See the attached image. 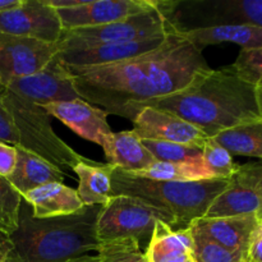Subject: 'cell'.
Instances as JSON below:
<instances>
[{"label": "cell", "instance_id": "21", "mask_svg": "<svg viewBox=\"0 0 262 262\" xmlns=\"http://www.w3.org/2000/svg\"><path fill=\"white\" fill-rule=\"evenodd\" d=\"M179 35L201 51L206 46L223 42L237 43L242 48V50L262 48V27L257 26H216V27L187 31Z\"/></svg>", "mask_w": 262, "mask_h": 262}, {"label": "cell", "instance_id": "7", "mask_svg": "<svg viewBox=\"0 0 262 262\" xmlns=\"http://www.w3.org/2000/svg\"><path fill=\"white\" fill-rule=\"evenodd\" d=\"M158 222L174 228L173 216L164 210L137 197L112 196L97 219V238L99 242L133 238L141 247H147Z\"/></svg>", "mask_w": 262, "mask_h": 262}, {"label": "cell", "instance_id": "40", "mask_svg": "<svg viewBox=\"0 0 262 262\" xmlns=\"http://www.w3.org/2000/svg\"><path fill=\"white\" fill-rule=\"evenodd\" d=\"M257 92H258V97H260V101H261V105H262V87L257 89Z\"/></svg>", "mask_w": 262, "mask_h": 262}, {"label": "cell", "instance_id": "26", "mask_svg": "<svg viewBox=\"0 0 262 262\" xmlns=\"http://www.w3.org/2000/svg\"><path fill=\"white\" fill-rule=\"evenodd\" d=\"M201 151L204 165L212 179H230L239 170L241 165L233 160L232 154L214 138H207Z\"/></svg>", "mask_w": 262, "mask_h": 262}, {"label": "cell", "instance_id": "19", "mask_svg": "<svg viewBox=\"0 0 262 262\" xmlns=\"http://www.w3.org/2000/svg\"><path fill=\"white\" fill-rule=\"evenodd\" d=\"M32 210L35 219H50L79 211L83 204L76 189L60 182L43 184L23 196Z\"/></svg>", "mask_w": 262, "mask_h": 262}, {"label": "cell", "instance_id": "15", "mask_svg": "<svg viewBox=\"0 0 262 262\" xmlns=\"http://www.w3.org/2000/svg\"><path fill=\"white\" fill-rule=\"evenodd\" d=\"M168 35L146 38V40L130 41V42L101 43V45L69 49V50L59 51V56L61 61L69 67L106 66V64L119 63L150 53L159 48L165 41Z\"/></svg>", "mask_w": 262, "mask_h": 262}, {"label": "cell", "instance_id": "35", "mask_svg": "<svg viewBox=\"0 0 262 262\" xmlns=\"http://www.w3.org/2000/svg\"><path fill=\"white\" fill-rule=\"evenodd\" d=\"M13 251L12 243H10L9 238L5 235L0 234V258H5L10 255Z\"/></svg>", "mask_w": 262, "mask_h": 262}, {"label": "cell", "instance_id": "24", "mask_svg": "<svg viewBox=\"0 0 262 262\" xmlns=\"http://www.w3.org/2000/svg\"><path fill=\"white\" fill-rule=\"evenodd\" d=\"M212 138L232 155L262 159V118L230 128Z\"/></svg>", "mask_w": 262, "mask_h": 262}, {"label": "cell", "instance_id": "8", "mask_svg": "<svg viewBox=\"0 0 262 262\" xmlns=\"http://www.w3.org/2000/svg\"><path fill=\"white\" fill-rule=\"evenodd\" d=\"M170 32H173V28L169 25L161 0H156L154 8L117 22L96 27L64 30L58 46L59 51H63L101 43L146 40L165 36Z\"/></svg>", "mask_w": 262, "mask_h": 262}, {"label": "cell", "instance_id": "22", "mask_svg": "<svg viewBox=\"0 0 262 262\" xmlns=\"http://www.w3.org/2000/svg\"><path fill=\"white\" fill-rule=\"evenodd\" d=\"M15 148H17V164L14 171L7 179L19 192L20 196L23 197L27 192L43 184L54 183V182L63 183L66 173L30 151L19 147Z\"/></svg>", "mask_w": 262, "mask_h": 262}, {"label": "cell", "instance_id": "38", "mask_svg": "<svg viewBox=\"0 0 262 262\" xmlns=\"http://www.w3.org/2000/svg\"><path fill=\"white\" fill-rule=\"evenodd\" d=\"M13 252H14V251H12V252H10V255L8 256V257H5V258H0V262H12Z\"/></svg>", "mask_w": 262, "mask_h": 262}, {"label": "cell", "instance_id": "13", "mask_svg": "<svg viewBox=\"0 0 262 262\" xmlns=\"http://www.w3.org/2000/svg\"><path fill=\"white\" fill-rule=\"evenodd\" d=\"M133 132L141 140L164 141L202 148L207 137L187 120L166 110L145 106L133 120Z\"/></svg>", "mask_w": 262, "mask_h": 262}, {"label": "cell", "instance_id": "28", "mask_svg": "<svg viewBox=\"0 0 262 262\" xmlns=\"http://www.w3.org/2000/svg\"><path fill=\"white\" fill-rule=\"evenodd\" d=\"M96 252L100 262H147L145 251L133 238L100 242Z\"/></svg>", "mask_w": 262, "mask_h": 262}, {"label": "cell", "instance_id": "9", "mask_svg": "<svg viewBox=\"0 0 262 262\" xmlns=\"http://www.w3.org/2000/svg\"><path fill=\"white\" fill-rule=\"evenodd\" d=\"M58 53V43L0 33V84L37 73Z\"/></svg>", "mask_w": 262, "mask_h": 262}, {"label": "cell", "instance_id": "31", "mask_svg": "<svg viewBox=\"0 0 262 262\" xmlns=\"http://www.w3.org/2000/svg\"><path fill=\"white\" fill-rule=\"evenodd\" d=\"M230 67L241 79L256 89L262 87V48L241 50L238 58Z\"/></svg>", "mask_w": 262, "mask_h": 262}, {"label": "cell", "instance_id": "1", "mask_svg": "<svg viewBox=\"0 0 262 262\" xmlns=\"http://www.w3.org/2000/svg\"><path fill=\"white\" fill-rule=\"evenodd\" d=\"M67 68L82 100L132 123L148 102L186 89L197 76L211 69L202 51L176 31L155 50L137 58Z\"/></svg>", "mask_w": 262, "mask_h": 262}, {"label": "cell", "instance_id": "27", "mask_svg": "<svg viewBox=\"0 0 262 262\" xmlns=\"http://www.w3.org/2000/svg\"><path fill=\"white\" fill-rule=\"evenodd\" d=\"M22 202L19 192L0 176V234L9 238L17 230Z\"/></svg>", "mask_w": 262, "mask_h": 262}, {"label": "cell", "instance_id": "33", "mask_svg": "<svg viewBox=\"0 0 262 262\" xmlns=\"http://www.w3.org/2000/svg\"><path fill=\"white\" fill-rule=\"evenodd\" d=\"M242 262H262V224L257 225Z\"/></svg>", "mask_w": 262, "mask_h": 262}, {"label": "cell", "instance_id": "6", "mask_svg": "<svg viewBox=\"0 0 262 262\" xmlns=\"http://www.w3.org/2000/svg\"><path fill=\"white\" fill-rule=\"evenodd\" d=\"M161 4L177 33L216 26L262 27V0H161Z\"/></svg>", "mask_w": 262, "mask_h": 262}, {"label": "cell", "instance_id": "12", "mask_svg": "<svg viewBox=\"0 0 262 262\" xmlns=\"http://www.w3.org/2000/svg\"><path fill=\"white\" fill-rule=\"evenodd\" d=\"M156 0H82L68 9H56L64 30L96 27L154 8Z\"/></svg>", "mask_w": 262, "mask_h": 262}, {"label": "cell", "instance_id": "39", "mask_svg": "<svg viewBox=\"0 0 262 262\" xmlns=\"http://www.w3.org/2000/svg\"><path fill=\"white\" fill-rule=\"evenodd\" d=\"M13 251H14V250H13ZM12 262H22V261L19 260V257H18V256H17V253H15V252H13Z\"/></svg>", "mask_w": 262, "mask_h": 262}, {"label": "cell", "instance_id": "10", "mask_svg": "<svg viewBox=\"0 0 262 262\" xmlns=\"http://www.w3.org/2000/svg\"><path fill=\"white\" fill-rule=\"evenodd\" d=\"M0 33L58 43L63 26L46 0H22L19 7L0 13Z\"/></svg>", "mask_w": 262, "mask_h": 262}, {"label": "cell", "instance_id": "34", "mask_svg": "<svg viewBox=\"0 0 262 262\" xmlns=\"http://www.w3.org/2000/svg\"><path fill=\"white\" fill-rule=\"evenodd\" d=\"M251 169H252L253 174V184H255V191L257 193L258 202H260V209H258L257 217L258 222L262 220V165H256V164H251Z\"/></svg>", "mask_w": 262, "mask_h": 262}, {"label": "cell", "instance_id": "16", "mask_svg": "<svg viewBox=\"0 0 262 262\" xmlns=\"http://www.w3.org/2000/svg\"><path fill=\"white\" fill-rule=\"evenodd\" d=\"M260 209L251 164L241 165L227 188L215 197L204 217L256 216Z\"/></svg>", "mask_w": 262, "mask_h": 262}, {"label": "cell", "instance_id": "36", "mask_svg": "<svg viewBox=\"0 0 262 262\" xmlns=\"http://www.w3.org/2000/svg\"><path fill=\"white\" fill-rule=\"evenodd\" d=\"M22 0H0V13L19 7Z\"/></svg>", "mask_w": 262, "mask_h": 262}, {"label": "cell", "instance_id": "14", "mask_svg": "<svg viewBox=\"0 0 262 262\" xmlns=\"http://www.w3.org/2000/svg\"><path fill=\"white\" fill-rule=\"evenodd\" d=\"M50 117L56 118L79 137L101 146L105 137L113 133L107 123V113L84 100L50 102L40 105Z\"/></svg>", "mask_w": 262, "mask_h": 262}, {"label": "cell", "instance_id": "5", "mask_svg": "<svg viewBox=\"0 0 262 262\" xmlns=\"http://www.w3.org/2000/svg\"><path fill=\"white\" fill-rule=\"evenodd\" d=\"M0 101L7 112L3 142L35 154L63 173L83 160L54 132L51 117L40 105L2 84Z\"/></svg>", "mask_w": 262, "mask_h": 262}, {"label": "cell", "instance_id": "3", "mask_svg": "<svg viewBox=\"0 0 262 262\" xmlns=\"http://www.w3.org/2000/svg\"><path fill=\"white\" fill-rule=\"evenodd\" d=\"M102 206H83L79 211L50 219H35L23 200L19 223L9 237L22 262H67L97 251V219Z\"/></svg>", "mask_w": 262, "mask_h": 262}, {"label": "cell", "instance_id": "17", "mask_svg": "<svg viewBox=\"0 0 262 262\" xmlns=\"http://www.w3.org/2000/svg\"><path fill=\"white\" fill-rule=\"evenodd\" d=\"M258 224L256 216L200 217L192 223L189 229L245 257Z\"/></svg>", "mask_w": 262, "mask_h": 262}, {"label": "cell", "instance_id": "29", "mask_svg": "<svg viewBox=\"0 0 262 262\" xmlns=\"http://www.w3.org/2000/svg\"><path fill=\"white\" fill-rule=\"evenodd\" d=\"M145 147L158 161L166 163H202V148L164 141L142 140Z\"/></svg>", "mask_w": 262, "mask_h": 262}, {"label": "cell", "instance_id": "41", "mask_svg": "<svg viewBox=\"0 0 262 262\" xmlns=\"http://www.w3.org/2000/svg\"><path fill=\"white\" fill-rule=\"evenodd\" d=\"M184 262H194V260H193V258H192V257H189L188 260H186Z\"/></svg>", "mask_w": 262, "mask_h": 262}, {"label": "cell", "instance_id": "2", "mask_svg": "<svg viewBox=\"0 0 262 262\" xmlns=\"http://www.w3.org/2000/svg\"><path fill=\"white\" fill-rule=\"evenodd\" d=\"M146 106L173 113L209 138L262 118L257 89L241 79L230 66L204 72L186 89Z\"/></svg>", "mask_w": 262, "mask_h": 262}, {"label": "cell", "instance_id": "32", "mask_svg": "<svg viewBox=\"0 0 262 262\" xmlns=\"http://www.w3.org/2000/svg\"><path fill=\"white\" fill-rule=\"evenodd\" d=\"M17 164V148L0 142V176L8 178L14 171Z\"/></svg>", "mask_w": 262, "mask_h": 262}, {"label": "cell", "instance_id": "37", "mask_svg": "<svg viewBox=\"0 0 262 262\" xmlns=\"http://www.w3.org/2000/svg\"><path fill=\"white\" fill-rule=\"evenodd\" d=\"M67 262H100V258L97 255H95V256L83 255V256H79V257L72 258V260H69Z\"/></svg>", "mask_w": 262, "mask_h": 262}, {"label": "cell", "instance_id": "11", "mask_svg": "<svg viewBox=\"0 0 262 262\" xmlns=\"http://www.w3.org/2000/svg\"><path fill=\"white\" fill-rule=\"evenodd\" d=\"M4 86L38 105L81 99L74 87L73 77L61 61L59 53L40 72L13 79Z\"/></svg>", "mask_w": 262, "mask_h": 262}, {"label": "cell", "instance_id": "30", "mask_svg": "<svg viewBox=\"0 0 262 262\" xmlns=\"http://www.w3.org/2000/svg\"><path fill=\"white\" fill-rule=\"evenodd\" d=\"M192 235H193L192 258L194 262H242L243 256L241 253L232 252L197 233L192 232Z\"/></svg>", "mask_w": 262, "mask_h": 262}, {"label": "cell", "instance_id": "4", "mask_svg": "<svg viewBox=\"0 0 262 262\" xmlns=\"http://www.w3.org/2000/svg\"><path fill=\"white\" fill-rule=\"evenodd\" d=\"M230 179H206L197 182L152 181L114 168L112 173V194L137 197L174 219L173 230L188 229L194 220L204 217L217 194Z\"/></svg>", "mask_w": 262, "mask_h": 262}, {"label": "cell", "instance_id": "23", "mask_svg": "<svg viewBox=\"0 0 262 262\" xmlns=\"http://www.w3.org/2000/svg\"><path fill=\"white\" fill-rule=\"evenodd\" d=\"M114 166L83 159L73 168L78 177L76 189L83 206H105L112 194V173Z\"/></svg>", "mask_w": 262, "mask_h": 262}, {"label": "cell", "instance_id": "42", "mask_svg": "<svg viewBox=\"0 0 262 262\" xmlns=\"http://www.w3.org/2000/svg\"><path fill=\"white\" fill-rule=\"evenodd\" d=\"M260 223H261V224H262V220H261V222H260Z\"/></svg>", "mask_w": 262, "mask_h": 262}, {"label": "cell", "instance_id": "18", "mask_svg": "<svg viewBox=\"0 0 262 262\" xmlns=\"http://www.w3.org/2000/svg\"><path fill=\"white\" fill-rule=\"evenodd\" d=\"M101 147L107 164L128 173H141L156 161L133 130L110 133Z\"/></svg>", "mask_w": 262, "mask_h": 262}, {"label": "cell", "instance_id": "25", "mask_svg": "<svg viewBox=\"0 0 262 262\" xmlns=\"http://www.w3.org/2000/svg\"><path fill=\"white\" fill-rule=\"evenodd\" d=\"M136 176L143 178L152 179V181L165 182H197L212 179L202 163H166L158 161L151 164L147 169Z\"/></svg>", "mask_w": 262, "mask_h": 262}, {"label": "cell", "instance_id": "20", "mask_svg": "<svg viewBox=\"0 0 262 262\" xmlns=\"http://www.w3.org/2000/svg\"><path fill=\"white\" fill-rule=\"evenodd\" d=\"M193 235L191 229L173 230L164 222L156 223L146 247L147 262H184L192 257Z\"/></svg>", "mask_w": 262, "mask_h": 262}]
</instances>
